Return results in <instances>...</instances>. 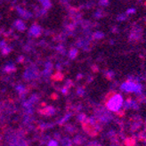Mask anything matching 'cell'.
Here are the masks:
<instances>
[{
	"label": "cell",
	"instance_id": "3957f363",
	"mask_svg": "<svg viewBox=\"0 0 146 146\" xmlns=\"http://www.w3.org/2000/svg\"><path fill=\"white\" fill-rule=\"evenodd\" d=\"M48 146H57V143L54 140H51V142H49V143H48Z\"/></svg>",
	"mask_w": 146,
	"mask_h": 146
},
{
	"label": "cell",
	"instance_id": "7a4b0ae2",
	"mask_svg": "<svg viewBox=\"0 0 146 146\" xmlns=\"http://www.w3.org/2000/svg\"><path fill=\"white\" fill-rule=\"evenodd\" d=\"M121 89L123 91L130 93H140L142 91V87L140 84H137L134 81H128L123 83L121 86Z\"/></svg>",
	"mask_w": 146,
	"mask_h": 146
},
{
	"label": "cell",
	"instance_id": "277c9868",
	"mask_svg": "<svg viewBox=\"0 0 146 146\" xmlns=\"http://www.w3.org/2000/svg\"><path fill=\"white\" fill-rule=\"evenodd\" d=\"M135 9H129V10H128L127 13L128 15V13H135Z\"/></svg>",
	"mask_w": 146,
	"mask_h": 146
},
{
	"label": "cell",
	"instance_id": "6da1fadb",
	"mask_svg": "<svg viewBox=\"0 0 146 146\" xmlns=\"http://www.w3.org/2000/svg\"><path fill=\"white\" fill-rule=\"evenodd\" d=\"M123 102L124 101L121 94H114L110 97L106 104L110 110H112V112H119L123 106Z\"/></svg>",
	"mask_w": 146,
	"mask_h": 146
}]
</instances>
